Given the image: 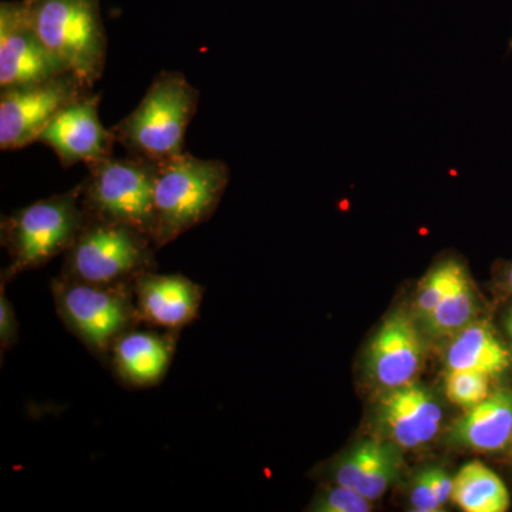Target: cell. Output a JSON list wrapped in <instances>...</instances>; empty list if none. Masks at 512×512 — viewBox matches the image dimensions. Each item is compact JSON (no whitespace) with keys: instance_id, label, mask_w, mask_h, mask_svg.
<instances>
[{"instance_id":"cell-21","label":"cell","mask_w":512,"mask_h":512,"mask_svg":"<svg viewBox=\"0 0 512 512\" xmlns=\"http://www.w3.org/2000/svg\"><path fill=\"white\" fill-rule=\"evenodd\" d=\"M498 386L487 375L474 370H447L446 394L451 403L457 406L470 407L483 402L485 397Z\"/></svg>"},{"instance_id":"cell-26","label":"cell","mask_w":512,"mask_h":512,"mask_svg":"<svg viewBox=\"0 0 512 512\" xmlns=\"http://www.w3.org/2000/svg\"><path fill=\"white\" fill-rule=\"evenodd\" d=\"M495 284L504 298L512 299V259L498 264L495 269Z\"/></svg>"},{"instance_id":"cell-18","label":"cell","mask_w":512,"mask_h":512,"mask_svg":"<svg viewBox=\"0 0 512 512\" xmlns=\"http://www.w3.org/2000/svg\"><path fill=\"white\" fill-rule=\"evenodd\" d=\"M454 501L466 512H507L511 508V493L503 478L490 467L471 461L460 468L453 478Z\"/></svg>"},{"instance_id":"cell-15","label":"cell","mask_w":512,"mask_h":512,"mask_svg":"<svg viewBox=\"0 0 512 512\" xmlns=\"http://www.w3.org/2000/svg\"><path fill=\"white\" fill-rule=\"evenodd\" d=\"M447 370L484 373L497 384L512 380V349L493 320L481 316L454 335L446 350Z\"/></svg>"},{"instance_id":"cell-22","label":"cell","mask_w":512,"mask_h":512,"mask_svg":"<svg viewBox=\"0 0 512 512\" xmlns=\"http://www.w3.org/2000/svg\"><path fill=\"white\" fill-rule=\"evenodd\" d=\"M308 510L315 512H370L373 510V501L367 500L352 488L336 484L335 487L320 491L309 505Z\"/></svg>"},{"instance_id":"cell-10","label":"cell","mask_w":512,"mask_h":512,"mask_svg":"<svg viewBox=\"0 0 512 512\" xmlns=\"http://www.w3.org/2000/svg\"><path fill=\"white\" fill-rule=\"evenodd\" d=\"M100 101L101 93L87 90L60 110L40 134L37 143L52 148L62 167L89 165L113 156L116 137L101 123Z\"/></svg>"},{"instance_id":"cell-11","label":"cell","mask_w":512,"mask_h":512,"mask_svg":"<svg viewBox=\"0 0 512 512\" xmlns=\"http://www.w3.org/2000/svg\"><path fill=\"white\" fill-rule=\"evenodd\" d=\"M424 356L423 338L412 316L394 312L384 320L367 348L366 370L386 392L414 383Z\"/></svg>"},{"instance_id":"cell-24","label":"cell","mask_w":512,"mask_h":512,"mask_svg":"<svg viewBox=\"0 0 512 512\" xmlns=\"http://www.w3.org/2000/svg\"><path fill=\"white\" fill-rule=\"evenodd\" d=\"M0 291H2L0 292V346H2V352H5L18 342L19 325L12 303L6 298L3 281Z\"/></svg>"},{"instance_id":"cell-7","label":"cell","mask_w":512,"mask_h":512,"mask_svg":"<svg viewBox=\"0 0 512 512\" xmlns=\"http://www.w3.org/2000/svg\"><path fill=\"white\" fill-rule=\"evenodd\" d=\"M52 292L60 318L96 355H109L114 342L140 323L131 284H87L60 276Z\"/></svg>"},{"instance_id":"cell-25","label":"cell","mask_w":512,"mask_h":512,"mask_svg":"<svg viewBox=\"0 0 512 512\" xmlns=\"http://www.w3.org/2000/svg\"><path fill=\"white\" fill-rule=\"evenodd\" d=\"M427 473H429L431 485L436 491L437 498H439L441 504L446 505L453 497V478L448 476L443 468H427Z\"/></svg>"},{"instance_id":"cell-12","label":"cell","mask_w":512,"mask_h":512,"mask_svg":"<svg viewBox=\"0 0 512 512\" xmlns=\"http://www.w3.org/2000/svg\"><path fill=\"white\" fill-rule=\"evenodd\" d=\"M376 416L386 440L403 450H416L437 436L444 412L430 390L410 383L383 392Z\"/></svg>"},{"instance_id":"cell-28","label":"cell","mask_w":512,"mask_h":512,"mask_svg":"<svg viewBox=\"0 0 512 512\" xmlns=\"http://www.w3.org/2000/svg\"><path fill=\"white\" fill-rule=\"evenodd\" d=\"M508 458V461H510V464H511V468H512V446L510 448V451H508V454L507 456H505Z\"/></svg>"},{"instance_id":"cell-6","label":"cell","mask_w":512,"mask_h":512,"mask_svg":"<svg viewBox=\"0 0 512 512\" xmlns=\"http://www.w3.org/2000/svg\"><path fill=\"white\" fill-rule=\"evenodd\" d=\"M86 167L89 175L82 181L86 217L119 222L153 239L158 163L131 156H111Z\"/></svg>"},{"instance_id":"cell-19","label":"cell","mask_w":512,"mask_h":512,"mask_svg":"<svg viewBox=\"0 0 512 512\" xmlns=\"http://www.w3.org/2000/svg\"><path fill=\"white\" fill-rule=\"evenodd\" d=\"M478 318H481L480 298L464 265L443 301L421 323L434 338L451 339Z\"/></svg>"},{"instance_id":"cell-3","label":"cell","mask_w":512,"mask_h":512,"mask_svg":"<svg viewBox=\"0 0 512 512\" xmlns=\"http://www.w3.org/2000/svg\"><path fill=\"white\" fill-rule=\"evenodd\" d=\"M82 190L80 183L72 190L33 202L3 218L2 245L10 256V264L2 274L3 282L66 254L86 222Z\"/></svg>"},{"instance_id":"cell-29","label":"cell","mask_w":512,"mask_h":512,"mask_svg":"<svg viewBox=\"0 0 512 512\" xmlns=\"http://www.w3.org/2000/svg\"><path fill=\"white\" fill-rule=\"evenodd\" d=\"M508 52H512V37L510 43H508Z\"/></svg>"},{"instance_id":"cell-27","label":"cell","mask_w":512,"mask_h":512,"mask_svg":"<svg viewBox=\"0 0 512 512\" xmlns=\"http://www.w3.org/2000/svg\"><path fill=\"white\" fill-rule=\"evenodd\" d=\"M501 333L512 349V302L504 309L503 316H501Z\"/></svg>"},{"instance_id":"cell-14","label":"cell","mask_w":512,"mask_h":512,"mask_svg":"<svg viewBox=\"0 0 512 512\" xmlns=\"http://www.w3.org/2000/svg\"><path fill=\"white\" fill-rule=\"evenodd\" d=\"M448 440L476 453L507 456L512 446V380L498 384L483 402L466 409Z\"/></svg>"},{"instance_id":"cell-23","label":"cell","mask_w":512,"mask_h":512,"mask_svg":"<svg viewBox=\"0 0 512 512\" xmlns=\"http://www.w3.org/2000/svg\"><path fill=\"white\" fill-rule=\"evenodd\" d=\"M410 505L416 512H439L444 505L437 498L427 468L414 478L412 491H410Z\"/></svg>"},{"instance_id":"cell-5","label":"cell","mask_w":512,"mask_h":512,"mask_svg":"<svg viewBox=\"0 0 512 512\" xmlns=\"http://www.w3.org/2000/svg\"><path fill=\"white\" fill-rule=\"evenodd\" d=\"M156 249L153 239L136 228L87 217L67 249L62 276L87 284H131L156 269Z\"/></svg>"},{"instance_id":"cell-1","label":"cell","mask_w":512,"mask_h":512,"mask_svg":"<svg viewBox=\"0 0 512 512\" xmlns=\"http://www.w3.org/2000/svg\"><path fill=\"white\" fill-rule=\"evenodd\" d=\"M200 96L183 73L163 70L136 109L111 127L116 143L127 156L156 163L184 153L185 133Z\"/></svg>"},{"instance_id":"cell-4","label":"cell","mask_w":512,"mask_h":512,"mask_svg":"<svg viewBox=\"0 0 512 512\" xmlns=\"http://www.w3.org/2000/svg\"><path fill=\"white\" fill-rule=\"evenodd\" d=\"M47 49L87 87L103 76L107 35L100 0H23Z\"/></svg>"},{"instance_id":"cell-17","label":"cell","mask_w":512,"mask_h":512,"mask_svg":"<svg viewBox=\"0 0 512 512\" xmlns=\"http://www.w3.org/2000/svg\"><path fill=\"white\" fill-rule=\"evenodd\" d=\"M175 332L130 329L114 342L111 362L124 383L136 387L160 383L173 360Z\"/></svg>"},{"instance_id":"cell-2","label":"cell","mask_w":512,"mask_h":512,"mask_svg":"<svg viewBox=\"0 0 512 512\" xmlns=\"http://www.w3.org/2000/svg\"><path fill=\"white\" fill-rule=\"evenodd\" d=\"M231 171L220 160H202L190 153L158 163L153 241L157 249L210 220L227 190Z\"/></svg>"},{"instance_id":"cell-16","label":"cell","mask_w":512,"mask_h":512,"mask_svg":"<svg viewBox=\"0 0 512 512\" xmlns=\"http://www.w3.org/2000/svg\"><path fill=\"white\" fill-rule=\"evenodd\" d=\"M402 470L399 447L389 440H366L340 458L332 470L335 484L345 485L367 500H379Z\"/></svg>"},{"instance_id":"cell-8","label":"cell","mask_w":512,"mask_h":512,"mask_svg":"<svg viewBox=\"0 0 512 512\" xmlns=\"http://www.w3.org/2000/svg\"><path fill=\"white\" fill-rule=\"evenodd\" d=\"M92 90L73 73L0 90V148L20 150L40 134L70 101Z\"/></svg>"},{"instance_id":"cell-9","label":"cell","mask_w":512,"mask_h":512,"mask_svg":"<svg viewBox=\"0 0 512 512\" xmlns=\"http://www.w3.org/2000/svg\"><path fill=\"white\" fill-rule=\"evenodd\" d=\"M70 73L42 42L25 2L0 3V90Z\"/></svg>"},{"instance_id":"cell-13","label":"cell","mask_w":512,"mask_h":512,"mask_svg":"<svg viewBox=\"0 0 512 512\" xmlns=\"http://www.w3.org/2000/svg\"><path fill=\"white\" fill-rule=\"evenodd\" d=\"M138 319L148 326L175 332L197 319L204 291L183 275L143 272L133 282Z\"/></svg>"},{"instance_id":"cell-20","label":"cell","mask_w":512,"mask_h":512,"mask_svg":"<svg viewBox=\"0 0 512 512\" xmlns=\"http://www.w3.org/2000/svg\"><path fill=\"white\" fill-rule=\"evenodd\" d=\"M463 266V261L460 258L450 255L436 262L423 276L417 286L416 302H414V312L420 322L426 319L443 301Z\"/></svg>"}]
</instances>
